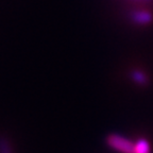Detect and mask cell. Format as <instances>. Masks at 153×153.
<instances>
[{
    "label": "cell",
    "instance_id": "obj_1",
    "mask_svg": "<svg viewBox=\"0 0 153 153\" xmlns=\"http://www.w3.org/2000/svg\"><path fill=\"white\" fill-rule=\"evenodd\" d=\"M108 146L120 153H134V143L120 135H110L108 137Z\"/></svg>",
    "mask_w": 153,
    "mask_h": 153
},
{
    "label": "cell",
    "instance_id": "obj_2",
    "mask_svg": "<svg viewBox=\"0 0 153 153\" xmlns=\"http://www.w3.org/2000/svg\"><path fill=\"white\" fill-rule=\"evenodd\" d=\"M150 145L146 139H138L134 143V153H150Z\"/></svg>",
    "mask_w": 153,
    "mask_h": 153
},
{
    "label": "cell",
    "instance_id": "obj_3",
    "mask_svg": "<svg viewBox=\"0 0 153 153\" xmlns=\"http://www.w3.org/2000/svg\"><path fill=\"white\" fill-rule=\"evenodd\" d=\"M133 19L137 24H148L150 22L152 17H151V14L148 12H145V11H139V12H136L133 14Z\"/></svg>",
    "mask_w": 153,
    "mask_h": 153
},
{
    "label": "cell",
    "instance_id": "obj_4",
    "mask_svg": "<svg viewBox=\"0 0 153 153\" xmlns=\"http://www.w3.org/2000/svg\"><path fill=\"white\" fill-rule=\"evenodd\" d=\"M133 79L139 84L146 83V76H145V74H141V72H139V71L134 72V74H133Z\"/></svg>",
    "mask_w": 153,
    "mask_h": 153
}]
</instances>
